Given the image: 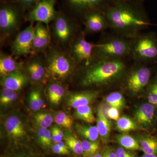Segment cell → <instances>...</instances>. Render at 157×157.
I'll list each match as a JSON object with an SVG mask.
<instances>
[{"mask_svg": "<svg viewBox=\"0 0 157 157\" xmlns=\"http://www.w3.org/2000/svg\"><path fill=\"white\" fill-rule=\"evenodd\" d=\"M125 69L120 59H101L86 71L82 83L90 86L109 83L120 77Z\"/></svg>", "mask_w": 157, "mask_h": 157, "instance_id": "cell-1", "label": "cell"}, {"mask_svg": "<svg viewBox=\"0 0 157 157\" xmlns=\"http://www.w3.org/2000/svg\"><path fill=\"white\" fill-rule=\"evenodd\" d=\"M109 24L117 31L132 36L150 24L129 9L117 6L110 9L107 14Z\"/></svg>", "mask_w": 157, "mask_h": 157, "instance_id": "cell-2", "label": "cell"}, {"mask_svg": "<svg viewBox=\"0 0 157 157\" xmlns=\"http://www.w3.org/2000/svg\"><path fill=\"white\" fill-rule=\"evenodd\" d=\"M131 53L138 60H157V37L156 35L150 33L137 37L131 44Z\"/></svg>", "mask_w": 157, "mask_h": 157, "instance_id": "cell-3", "label": "cell"}, {"mask_svg": "<svg viewBox=\"0 0 157 157\" xmlns=\"http://www.w3.org/2000/svg\"><path fill=\"white\" fill-rule=\"evenodd\" d=\"M101 59H120L131 53V44L123 39L114 38L94 45Z\"/></svg>", "mask_w": 157, "mask_h": 157, "instance_id": "cell-4", "label": "cell"}, {"mask_svg": "<svg viewBox=\"0 0 157 157\" xmlns=\"http://www.w3.org/2000/svg\"><path fill=\"white\" fill-rule=\"evenodd\" d=\"M55 4L56 0H41L29 13L28 19L47 25L56 17Z\"/></svg>", "mask_w": 157, "mask_h": 157, "instance_id": "cell-5", "label": "cell"}, {"mask_svg": "<svg viewBox=\"0 0 157 157\" xmlns=\"http://www.w3.org/2000/svg\"><path fill=\"white\" fill-rule=\"evenodd\" d=\"M47 68L54 78L62 79L70 74L72 64L70 59L63 54L55 51L47 58Z\"/></svg>", "mask_w": 157, "mask_h": 157, "instance_id": "cell-6", "label": "cell"}, {"mask_svg": "<svg viewBox=\"0 0 157 157\" xmlns=\"http://www.w3.org/2000/svg\"><path fill=\"white\" fill-rule=\"evenodd\" d=\"M35 27L29 25L21 32L12 44V51L18 56L28 54L33 52Z\"/></svg>", "mask_w": 157, "mask_h": 157, "instance_id": "cell-7", "label": "cell"}, {"mask_svg": "<svg viewBox=\"0 0 157 157\" xmlns=\"http://www.w3.org/2000/svg\"><path fill=\"white\" fill-rule=\"evenodd\" d=\"M151 76V72L149 68L146 67L136 68L127 79V88L134 94L140 92L148 85Z\"/></svg>", "mask_w": 157, "mask_h": 157, "instance_id": "cell-8", "label": "cell"}, {"mask_svg": "<svg viewBox=\"0 0 157 157\" xmlns=\"http://www.w3.org/2000/svg\"><path fill=\"white\" fill-rule=\"evenodd\" d=\"M19 21L18 12L12 6H3L0 9V29L9 33L17 27Z\"/></svg>", "mask_w": 157, "mask_h": 157, "instance_id": "cell-9", "label": "cell"}, {"mask_svg": "<svg viewBox=\"0 0 157 157\" xmlns=\"http://www.w3.org/2000/svg\"><path fill=\"white\" fill-rule=\"evenodd\" d=\"M49 39L48 29L45 25L37 22L35 27L33 51H45L49 44Z\"/></svg>", "mask_w": 157, "mask_h": 157, "instance_id": "cell-10", "label": "cell"}, {"mask_svg": "<svg viewBox=\"0 0 157 157\" xmlns=\"http://www.w3.org/2000/svg\"><path fill=\"white\" fill-rule=\"evenodd\" d=\"M94 45L88 42L84 38L78 39L73 45V54L78 62L88 61L91 56Z\"/></svg>", "mask_w": 157, "mask_h": 157, "instance_id": "cell-11", "label": "cell"}, {"mask_svg": "<svg viewBox=\"0 0 157 157\" xmlns=\"http://www.w3.org/2000/svg\"><path fill=\"white\" fill-rule=\"evenodd\" d=\"M28 82V78L20 70L14 71L2 77V83L4 87L16 91L19 90Z\"/></svg>", "mask_w": 157, "mask_h": 157, "instance_id": "cell-12", "label": "cell"}, {"mask_svg": "<svg viewBox=\"0 0 157 157\" xmlns=\"http://www.w3.org/2000/svg\"><path fill=\"white\" fill-rule=\"evenodd\" d=\"M109 24L107 19L99 12L90 13L86 15V28L92 33H98L104 30Z\"/></svg>", "mask_w": 157, "mask_h": 157, "instance_id": "cell-13", "label": "cell"}, {"mask_svg": "<svg viewBox=\"0 0 157 157\" xmlns=\"http://www.w3.org/2000/svg\"><path fill=\"white\" fill-rule=\"evenodd\" d=\"M154 115V106L150 103H145L140 105L136 110L135 118L139 124L148 127L151 124Z\"/></svg>", "mask_w": 157, "mask_h": 157, "instance_id": "cell-14", "label": "cell"}, {"mask_svg": "<svg viewBox=\"0 0 157 157\" xmlns=\"http://www.w3.org/2000/svg\"><path fill=\"white\" fill-rule=\"evenodd\" d=\"M54 24L55 33L57 38L61 42H67L70 39L73 32L67 20L60 15L56 18Z\"/></svg>", "mask_w": 157, "mask_h": 157, "instance_id": "cell-15", "label": "cell"}, {"mask_svg": "<svg viewBox=\"0 0 157 157\" xmlns=\"http://www.w3.org/2000/svg\"><path fill=\"white\" fill-rule=\"evenodd\" d=\"M97 95L98 94L96 92L92 91L72 94L68 98L67 105L75 109L80 106L89 105L94 101Z\"/></svg>", "mask_w": 157, "mask_h": 157, "instance_id": "cell-16", "label": "cell"}, {"mask_svg": "<svg viewBox=\"0 0 157 157\" xmlns=\"http://www.w3.org/2000/svg\"><path fill=\"white\" fill-rule=\"evenodd\" d=\"M5 128L8 135L13 138H21L25 135L26 131L22 122L15 116H11L7 119Z\"/></svg>", "mask_w": 157, "mask_h": 157, "instance_id": "cell-17", "label": "cell"}, {"mask_svg": "<svg viewBox=\"0 0 157 157\" xmlns=\"http://www.w3.org/2000/svg\"><path fill=\"white\" fill-rule=\"evenodd\" d=\"M21 64L12 56L2 54L0 57V75L1 77L7 76L14 71L19 70Z\"/></svg>", "mask_w": 157, "mask_h": 157, "instance_id": "cell-18", "label": "cell"}, {"mask_svg": "<svg viewBox=\"0 0 157 157\" xmlns=\"http://www.w3.org/2000/svg\"><path fill=\"white\" fill-rule=\"evenodd\" d=\"M97 127L101 138L104 140H107L110 135L112 125L101 107L98 108V110Z\"/></svg>", "mask_w": 157, "mask_h": 157, "instance_id": "cell-19", "label": "cell"}, {"mask_svg": "<svg viewBox=\"0 0 157 157\" xmlns=\"http://www.w3.org/2000/svg\"><path fill=\"white\" fill-rule=\"evenodd\" d=\"M75 128L78 134L90 141H96L100 135L97 126L76 124Z\"/></svg>", "mask_w": 157, "mask_h": 157, "instance_id": "cell-20", "label": "cell"}, {"mask_svg": "<svg viewBox=\"0 0 157 157\" xmlns=\"http://www.w3.org/2000/svg\"><path fill=\"white\" fill-rule=\"evenodd\" d=\"M117 141L122 147L128 150H141L138 140L128 134H120L116 138Z\"/></svg>", "mask_w": 157, "mask_h": 157, "instance_id": "cell-21", "label": "cell"}, {"mask_svg": "<svg viewBox=\"0 0 157 157\" xmlns=\"http://www.w3.org/2000/svg\"><path fill=\"white\" fill-rule=\"evenodd\" d=\"M27 70L31 79L33 81L41 80L45 76V68L42 63L37 60L31 62L28 65Z\"/></svg>", "mask_w": 157, "mask_h": 157, "instance_id": "cell-22", "label": "cell"}, {"mask_svg": "<svg viewBox=\"0 0 157 157\" xmlns=\"http://www.w3.org/2000/svg\"><path fill=\"white\" fill-rule=\"evenodd\" d=\"M138 141L144 154L157 155V140L154 137L148 136H141Z\"/></svg>", "mask_w": 157, "mask_h": 157, "instance_id": "cell-23", "label": "cell"}, {"mask_svg": "<svg viewBox=\"0 0 157 157\" xmlns=\"http://www.w3.org/2000/svg\"><path fill=\"white\" fill-rule=\"evenodd\" d=\"M65 92L64 88L60 85L56 83L50 85L48 88V94L51 103L56 105L59 104Z\"/></svg>", "mask_w": 157, "mask_h": 157, "instance_id": "cell-24", "label": "cell"}, {"mask_svg": "<svg viewBox=\"0 0 157 157\" xmlns=\"http://www.w3.org/2000/svg\"><path fill=\"white\" fill-rule=\"evenodd\" d=\"M76 109L75 116L78 119L81 120L89 124L93 123L95 121V117L93 113L92 109L89 105L80 106Z\"/></svg>", "mask_w": 157, "mask_h": 157, "instance_id": "cell-25", "label": "cell"}, {"mask_svg": "<svg viewBox=\"0 0 157 157\" xmlns=\"http://www.w3.org/2000/svg\"><path fill=\"white\" fill-rule=\"evenodd\" d=\"M63 138L65 143L72 151L76 155L83 154V151L81 142L76 139L71 133L68 132H65Z\"/></svg>", "mask_w": 157, "mask_h": 157, "instance_id": "cell-26", "label": "cell"}, {"mask_svg": "<svg viewBox=\"0 0 157 157\" xmlns=\"http://www.w3.org/2000/svg\"><path fill=\"white\" fill-rule=\"evenodd\" d=\"M116 128L119 132H127L135 131L138 127L135 121L127 117L123 116L117 121Z\"/></svg>", "mask_w": 157, "mask_h": 157, "instance_id": "cell-27", "label": "cell"}, {"mask_svg": "<svg viewBox=\"0 0 157 157\" xmlns=\"http://www.w3.org/2000/svg\"><path fill=\"white\" fill-rule=\"evenodd\" d=\"M103 0H68L70 6L78 10H86L97 7Z\"/></svg>", "mask_w": 157, "mask_h": 157, "instance_id": "cell-28", "label": "cell"}, {"mask_svg": "<svg viewBox=\"0 0 157 157\" xmlns=\"http://www.w3.org/2000/svg\"><path fill=\"white\" fill-rule=\"evenodd\" d=\"M29 107L33 111H38L44 105L41 93L37 90L31 91L29 95Z\"/></svg>", "mask_w": 157, "mask_h": 157, "instance_id": "cell-29", "label": "cell"}, {"mask_svg": "<svg viewBox=\"0 0 157 157\" xmlns=\"http://www.w3.org/2000/svg\"><path fill=\"white\" fill-rule=\"evenodd\" d=\"M106 101L107 104L119 109L123 108L125 105V100L121 93L118 92L111 93L107 96Z\"/></svg>", "mask_w": 157, "mask_h": 157, "instance_id": "cell-30", "label": "cell"}, {"mask_svg": "<svg viewBox=\"0 0 157 157\" xmlns=\"http://www.w3.org/2000/svg\"><path fill=\"white\" fill-rule=\"evenodd\" d=\"M56 123L63 128L71 130L73 123V120L70 116L63 112L59 113L56 116Z\"/></svg>", "mask_w": 157, "mask_h": 157, "instance_id": "cell-31", "label": "cell"}, {"mask_svg": "<svg viewBox=\"0 0 157 157\" xmlns=\"http://www.w3.org/2000/svg\"><path fill=\"white\" fill-rule=\"evenodd\" d=\"M35 120L40 128L47 129L53 122V118L50 114L46 113H39L35 116Z\"/></svg>", "mask_w": 157, "mask_h": 157, "instance_id": "cell-32", "label": "cell"}, {"mask_svg": "<svg viewBox=\"0 0 157 157\" xmlns=\"http://www.w3.org/2000/svg\"><path fill=\"white\" fill-rule=\"evenodd\" d=\"M85 157H90L96 154L99 149V144L96 141H91L86 140L81 142Z\"/></svg>", "mask_w": 157, "mask_h": 157, "instance_id": "cell-33", "label": "cell"}, {"mask_svg": "<svg viewBox=\"0 0 157 157\" xmlns=\"http://www.w3.org/2000/svg\"><path fill=\"white\" fill-rule=\"evenodd\" d=\"M17 98L15 91L4 87L2 90L0 98V103L2 106H6L12 103Z\"/></svg>", "mask_w": 157, "mask_h": 157, "instance_id": "cell-34", "label": "cell"}, {"mask_svg": "<svg viewBox=\"0 0 157 157\" xmlns=\"http://www.w3.org/2000/svg\"><path fill=\"white\" fill-rule=\"evenodd\" d=\"M147 98L149 103L157 107V78L150 86Z\"/></svg>", "mask_w": 157, "mask_h": 157, "instance_id": "cell-35", "label": "cell"}, {"mask_svg": "<svg viewBox=\"0 0 157 157\" xmlns=\"http://www.w3.org/2000/svg\"><path fill=\"white\" fill-rule=\"evenodd\" d=\"M52 141L56 144L62 141L63 138L64 134L61 129L59 127L55 126L52 127L51 131Z\"/></svg>", "mask_w": 157, "mask_h": 157, "instance_id": "cell-36", "label": "cell"}, {"mask_svg": "<svg viewBox=\"0 0 157 157\" xmlns=\"http://www.w3.org/2000/svg\"><path fill=\"white\" fill-rule=\"evenodd\" d=\"M115 152L117 157H136L135 154L122 147H119Z\"/></svg>", "mask_w": 157, "mask_h": 157, "instance_id": "cell-37", "label": "cell"}, {"mask_svg": "<svg viewBox=\"0 0 157 157\" xmlns=\"http://www.w3.org/2000/svg\"><path fill=\"white\" fill-rule=\"evenodd\" d=\"M107 115L109 118L117 121L120 118L119 109L114 107H111L107 110Z\"/></svg>", "mask_w": 157, "mask_h": 157, "instance_id": "cell-38", "label": "cell"}, {"mask_svg": "<svg viewBox=\"0 0 157 157\" xmlns=\"http://www.w3.org/2000/svg\"><path fill=\"white\" fill-rule=\"evenodd\" d=\"M21 6L25 9L34 6L41 0H18Z\"/></svg>", "mask_w": 157, "mask_h": 157, "instance_id": "cell-39", "label": "cell"}, {"mask_svg": "<svg viewBox=\"0 0 157 157\" xmlns=\"http://www.w3.org/2000/svg\"><path fill=\"white\" fill-rule=\"evenodd\" d=\"M52 151L57 154L67 155L70 154L69 150H66L62 148L57 144H55L52 147Z\"/></svg>", "mask_w": 157, "mask_h": 157, "instance_id": "cell-40", "label": "cell"}, {"mask_svg": "<svg viewBox=\"0 0 157 157\" xmlns=\"http://www.w3.org/2000/svg\"><path fill=\"white\" fill-rule=\"evenodd\" d=\"M52 141V138L51 132L49 130L47 129V130H46V134H45V140H44V144H43L42 146L45 147L50 146Z\"/></svg>", "mask_w": 157, "mask_h": 157, "instance_id": "cell-41", "label": "cell"}, {"mask_svg": "<svg viewBox=\"0 0 157 157\" xmlns=\"http://www.w3.org/2000/svg\"><path fill=\"white\" fill-rule=\"evenodd\" d=\"M46 130L47 129L40 128L38 131V139H39V142L42 145H43V144H44Z\"/></svg>", "mask_w": 157, "mask_h": 157, "instance_id": "cell-42", "label": "cell"}, {"mask_svg": "<svg viewBox=\"0 0 157 157\" xmlns=\"http://www.w3.org/2000/svg\"><path fill=\"white\" fill-rule=\"evenodd\" d=\"M103 157H117L116 152L111 148H107L105 150Z\"/></svg>", "mask_w": 157, "mask_h": 157, "instance_id": "cell-43", "label": "cell"}, {"mask_svg": "<svg viewBox=\"0 0 157 157\" xmlns=\"http://www.w3.org/2000/svg\"><path fill=\"white\" fill-rule=\"evenodd\" d=\"M56 144H57L59 146L61 147L62 148L66 150H69V147H68L67 145V144H65L62 141H60V142L57 143Z\"/></svg>", "mask_w": 157, "mask_h": 157, "instance_id": "cell-44", "label": "cell"}, {"mask_svg": "<svg viewBox=\"0 0 157 157\" xmlns=\"http://www.w3.org/2000/svg\"><path fill=\"white\" fill-rule=\"evenodd\" d=\"M11 157H34L32 156L29 155H27L25 154H19L14 155Z\"/></svg>", "mask_w": 157, "mask_h": 157, "instance_id": "cell-45", "label": "cell"}, {"mask_svg": "<svg viewBox=\"0 0 157 157\" xmlns=\"http://www.w3.org/2000/svg\"><path fill=\"white\" fill-rule=\"evenodd\" d=\"M141 157H157V155H148L145 154L143 155Z\"/></svg>", "mask_w": 157, "mask_h": 157, "instance_id": "cell-46", "label": "cell"}, {"mask_svg": "<svg viewBox=\"0 0 157 157\" xmlns=\"http://www.w3.org/2000/svg\"><path fill=\"white\" fill-rule=\"evenodd\" d=\"M90 157H103V155L100 154H95Z\"/></svg>", "mask_w": 157, "mask_h": 157, "instance_id": "cell-47", "label": "cell"}]
</instances>
